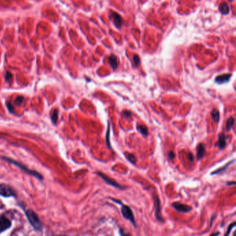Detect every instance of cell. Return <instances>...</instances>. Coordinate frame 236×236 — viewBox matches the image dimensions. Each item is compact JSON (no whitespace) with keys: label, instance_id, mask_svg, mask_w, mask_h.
<instances>
[{"label":"cell","instance_id":"cell-28","mask_svg":"<svg viewBox=\"0 0 236 236\" xmlns=\"http://www.w3.org/2000/svg\"><path fill=\"white\" fill-rule=\"evenodd\" d=\"M188 159L191 162L194 161V156L192 153H188Z\"/></svg>","mask_w":236,"mask_h":236},{"label":"cell","instance_id":"cell-2","mask_svg":"<svg viewBox=\"0 0 236 236\" xmlns=\"http://www.w3.org/2000/svg\"><path fill=\"white\" fill-rule=\"evenodd\" d=\"M2 159H4L5 161H8L9 163H11L12 164H14L15 165H16V166L19 167V168L22 170L23 171H24L25 172H26V173L30 174V175H32V176L35 177L36 178H38V179H40V180H42L43 179V176L40 173H39V172H37V171H35V170H32L28 169V168L26 166V165H24V164H21V163H19L18 161H15V160L10 159V158L6 157H2Z\"/></svg>","mask_w":236,"mask_h":236},{"label":"cell","instance_id":"cell-10","mask_svg":"<svg viewBox=\"0 0 236 236\" xmlns=\"http://www.w3.org/2000/svg\"><path fill=\"white\" fill-rule=\"evenodd\" d=\"M111 18H112L114 23L115 24L116 27L118 28H120L121 26L123 25V19L121 18V15L119 14H118L116 12H113L111 13Z\"/></svg>","mask_w":236,"mask_h":236},{"label":"cell","instance_id":"cell-14","mask_svg":"<svg viewBox=\"0 0 236 236\" xmlns=\"http://www.w3.org/2000/svg\"><path fill=\"white\" fill-rule=\"evenodd\" d=\"M109 62L111 67L113 69H116V68L118 67V63L117 58L116 57V55L111 54L110 56L109 57Z\"/></svg>","mask_w":236,"mask_h":236},{"label":"cell","instance_id":"cell-21","mask_svg":"<svg viewBox=\"0 0 236 236\" xmlns=\"http://www.w3.org/2000/svg\"><path fill=\"white\" fill-rule=\"evenodd\" d=\"M58 118V110L56 109L53 111V112L52 115V119L53 123H56Z\"/></svg>","mask_w":236,"mask_h":236},{"label":"cell","instance_id":"cell-18","mask_svg":"<svg viewBox=\"0 0 236 236\" xmlns=\"http://www.w3.org/2000/svg\"><path fill=\"white\" fill-rule=\"evenodd\" d=\"M106 143L108 145L109 149H111V145L110 142V124L108 122V128H107L106 132Z\"/></svg>","mask_w":236,"mask_h":236},{"label":"cell","instance_id":"cell-12","mask_svg":"<svg viewBox=\"0 0 236 236\" xmlns=\"http://www.w3.org/2000/svg\"><path fill=\"white\" fill-rule=\"evenodd\" d=\"M227 137L224 133H221L220 135H219L218 143V147L220 150L224 149L226 145H227Z\"/></svg>","mask_w":236,"mask_h":236},{"label":"cell","instance_id":"cell-5","mask_svg":"<svg viewBox=\"0 0 236 236\" xmlns=\"http://www.w3.org/2000/svg\"><path fill=\"white\" fill-rule=\"evenodd\" d=\"M15 191L7 184H0V195L4 198H9V197L15 196Z\"/></svg>","mask_w":236,"mask_h":236},{"label":"cell","instance_id":"cell-22","mask_svg":"<svg viewBox=\"0 0 236 236\" xmlns=\"http://www.w3.org/2000/svg\"><path fill=\"white\" fill-rule=\"evenodd\" d=\"M235 227V222H233V223L231 224H230L229 226H228V228H227V233H225L224 235H225V236H227V235H230V233H231V232L232 229H233V228H234Z\"/></svg>","mask_w":236,"mask_h":236},{"label":"cell","instance_id":"cell-4","mask_svg":"<svg viewBox=\"0 0 236 236\" xmlns=\"http://www.w3.org/2000/svg\"><path fill=\"white\" fill-rule=\"evenodd\" d=\"M96 173L98 175V176L101 177V178L103 179V181L105 182V183L108 184V185H110V186L114 187V188L120 189V190H124V189L125 188V186H121V185L119 184L118 182H116L115 180L110 178V177H109L108 175H106L105 174L103 173V172H96Z\"/></svg>","mask_w":236,"mask_h":236},{"label":"cell","instance_id":"cell-27","mask_svg":"<svg viewBox=\"0 0 236 236\" xmlns=\"http://www.w3.org/2000/svg\"><path fill=\"white\" fill-rule=\"evenodd\" d=\"M109 199H110V200H111L112 201H114V203H116V204H123L122 201L119 200V199H114V198H109Z\"/></svg>","mask_w":236,"mask_h":236},{"label":"cell","instance_id":"cell-1","mask_svg":"<svg viewBox=\"0 0 236 236\" xmlns=\"http://www.w3.org/2000/svg\"><path fill=\"white\" fill-rule=\"evenodd\" d=\"M26 216L34 229L38 231H42L43 229L42 223L41 222L40 218H38L35 212H34L31 209H28V211H26Z\"/></svg>","mask_w":236,"mask_h":236},{"label":"cell","instance_id":"cell-29","mask_svg":"<svg viewBox=\"0 0 236 236\" xmlns=\"http://www.w3.org/2000/svg\"><path fill=\"white\" fill-rule=\"evenodd\" d=\"M175 157V155L173 152H170L168 153V158L170 159H171V160L174 159Z\"/></svg>","mask_w":236,"mask_h":236},{"label":"cell","instance_id":"cell-15","mask_svg":"<svg viewBox=\"0 0 236 236\" xmlns=\"http://www.w3.org/2000/svg\"><path fill=\"white\" fill-rule=\"evenodd\" d=\"M137 130L139 132L143 137H147L148 135V129L146 126L144 125H137Z\"/></svg>","mask_w":236,"mask_h":236},{"label":"cell","instance_id":"cell-7","mask_svg":"<svg viewBox=\"0 0 236 236\" xmlns=\"http://www.w3.org/2000/svg\"><path fill=\"white\" fill-rule=\"evenodd\" d=\"M172 206L177 211H178L179 213H188L192 211V207H191V206L187 205V204L178 202V201L172 203Z\"/></svg>","mask_w":236,"mask_h":236},{"label":"cell","instance_id":"cell-17","mask_svg":"<svg viewBox=\"0 0 236 236\" xmlns=\"http://www.w3.org/2000/svg\"><path fill=\"white\" fill-rule=\"evenodd\" d=\"M234 123H235V118H233V116H231V117L228 118L227 121V123H226V131L228 132V131L231 130L233 126L234 125Z\"/></svg>","mask_w":236,"mask_h":236},{"label":"cell","instance_id":"cell-31","mask_svg":"<svg viewBox=\"0 0 236 236\" xmlns=\"http://www.w3.org/2000/svg\"><path fill=\"white\" fill-rule=\"evenodd\" d=\"M214 216V215H213ZM213 216L212 217V218H211V224H210V226L211 227H212V224H213Z\"/></svg>","mask_w":236,"mask_h":236},{"label":"cell","instance_id":"cell-11","mask_svg":"<svg viewBox=\"0 0 236 236\" xmlns=\"http://www.w3.org/2000/svg\"><path fill=\"white\" fill-rule=\"evenodd\" d=\"M206 155V148L203 143H199L197 147V158L198 160H201Z\"/></svg>","mask_w":236,"mask_h":236},{"label":"cell","instance_id":"cell-26","mask_svg":"<svg viewBox=\"0 0 236 236\" xmlns=\"http://www.w3.org/2000/svg\"><path fill=\"white\" fill-rule=\"evenodd\" d=\"M12 77H13V76H12V74H11V73L7 72L6 74V81L9 82L10 80L12 79Z\"/></svg>","mask_w":236,"mask_h":236},{"label":"cell","instance_id":"cell-30","mask_svg":"<svg viewBox=\"0 0 236 236\" xmlns=\"http://www.w3.org/2000/svg\"><path fill=\"white\" fill-rule=\"evenodd\" d=\"M235 181H227V183H226V184L227 185V186H235Z\"/></svg>","mask_w":236,"mask_h":236},{"label":"cell","instance_id":"cell-33","mask_svg":"<svg viewBox=\"0 0 236 236\" xmlns=\"http://www.w3.org/2000/svg\"><path fill=\"white\" fill-rule=\"evenodd\" d=\"M228 1H230V2H233V0H228Z\"/></svg>","mask_w":236,"mask_h":236},{"label":"cell","instance_id":"cell-20","mask_svg":"<svg viewBox=\"0 0 236 236\" xmlns=\"http://www.w3.org/2000/svg\"><path fill=\"white\" fill-rule=\"evenodd\" d=\"M125 156L127 158V159L129 161L132 163V164H135L137 162V158L135 156V155L132 154V153H128V152H125Z\"/></svg>","mask_w":236,"mask_h":236},{"label":"cell","instance_id":"cell-3","mask_svg":"<svg viewBox=\"0 0 236 236\" xmlns=\"http://www.w3.org/2000/svg\"><path fill=\"white\" fill-rule=\"evenodd\" d=\"M121 214H122L123 217L125 218V220L130 221L135 227H137V223H136L135 215H134L133 211L130 206L128 205L121 204Z\"/></svg>","mask_w":236,"mask_h":236},{"label":"cell","instance_id":"cell-24","mask_svg":"<svg viewBox=\"0 0 236 236\" xmlns=\"http://www.w3.org/2000/svg\"><path fill=\"white\" fill-rule=\"evenodd\" d=\"M122 114H123V116H124V117L126 118H130V116H132V113H131V111H129V110H125V111H123V113H122Z\"/></svg>","mask_w":236,"mask_h":236},{"label":"cell","instance_id":"cell-6","mask_svg":"<svg viewBox=\"0 0 236 236\" xmlns=\"http://www.w3.org/2000/svg\"><path fill=\"white\" fill-rule=\"evenodd\" d=\"M154 202H155V217H156L157 220L158 221L164 222V218H163L161 215V206L160 199L157 195H155Z\"/></svg>","mask_w":236,"mask_h":236},{"label":"cell","instance_id":"cell-19","mask_svg":"<svg viewBox=\"0 0 236 236\" xmlns=\"http://www.w3.org/2000/svg\"><path fill=\"white\" fill-rule=\"evenodd\" d=\"M219 10H220L221 13H222L223 15H227L229 13V7L227 3L221 4L220 7H219Z\"/></svg>","mask_w":236,"mask_h":236},{"label":"cell","instance_id":"cell-25","mask_svg":"<svg viewBox=\"0 0 236 236\" xmlns=\"http://www.w3.org/2000/svg\"><path fill=\"white\" fill-rule=\"evenodd\" d=\"M23 100H24V98H23L22 96H19V97H18V98H16L15 101V102L16 105H20L22 103Z\"/></svg>","mask_w":236,"mask_h":236},{"label":"cell","instance_id":"cell-13","mask_svg":"<svg viewBox=\"0 0 236 236\" xmlns=\"http://www.w3.org/2000/svg\"><path fill=\"white\" fill-rule=\"evenodd\" d=\"M233 162H235V160L233 159L232 161H231L228 162L227 164H225L224 166L220 168H218L215 170V171H213V172H211V175H219V174H222L223 173V172H224L226 170H227V169L228 168V167L230 166L231 165Z\"/></svg>","mask_w":236,"mask_h":236},{"label":"cell","instance_id":"cell-23","mask_svg":"<svg viewBox=\"0 0 236 236\" xmlns=\"http://www.w3.org/2000/svg\"><path fill=\"white\" fill-rule=\"evenodd\" d=\"M134 62H135V67H137L138 65H139V64H140V58H139V57L138 56V55H135V56H134Z\"/></svg>","mask_w":236,"mask_h":236},{"label":"cell","instance_id":"cell-16","mask_svg":"<svg viewBox=\"0 0 236 236\" xmlns=\"http://www.w3.org/2000/svg\"><path fill=\"white\" fill-rule=\"evenodd\" d=\"M211 116L212 117V119L213 121H215V123H218L220 121V112L217 109H213L212 111L211 112Z\"/></svg>","mask_w":236,"mask_h":236},{"label":"cell","instance_id":"cell-9","mask_svg":"<svg viewBox=\"0 0 236 236\" xmlns=\"http://www.w3.org/2000/svg\"><path fill=\"white\" fill-rule=\"evenodd\" d=\"M231 76H232V75L230 74L220 75V76H218L215 78V81L216 83L220 84V85L227 83V82L229 81Z\"/></svg>","mask_w":236,"mask_h":236},{"label":"cell","instance_id":"cell-32","mask_svg":"<svg viewBox=\"0 0 236 236\" xmlns=\"http://www.w3.org/2000/svg\"><path fill=\"white\" fill-rule=\"evenodd\" d=\"M220 233L218 232V233H213V234L211 235H220Z\"/></svg>","mask_w":236,"mask_h":236},{"label":"cell","instance_id":"cell-8","mask_svg":"<svg viewBox=\"0 0 236 236\" xmlns=\"http://www.w3.org/2000/svg\"><path fill=\"white\" fill-rule=\"evenodd\" d=\"M11 227V222L5 216H2L0 218V231H6Z\"/></svg>","mask_w":236,"mask_h":236}]
</instances>
